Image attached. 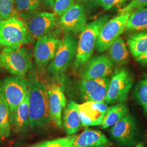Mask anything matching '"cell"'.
Returning a JSON list of instances; mask_svg holds the SVG:
<instances>
[{"mask_svg":"<svg viewBox=\"0 0 147 147\" xmlns=\"http://www.w3.org/2000/svg\"><path fill=\"white\" fill-rule=\"evenodd\" d=\"M29 123L32 129L41 127L50 121L46 86L32 75L28 81Z\"/></svg>","mask_w":147,"mask_h":147,"instance_id":"6da1fadb","label":"cell"},{"mask_svg":"<svg viewBox=\"0 0 147 147\" xmlns=\"http://www.w3.org/2000/svg\"><path fill=\"white\" fill-rule=\"evenodd\" d=\"M107 15L101 16L86 25L81 32L78 44L73 65L79 68L84 65L91 57L102 27L109 20Z\"/></svg>","mask_w":147,"mask_h":147,"instance_id":"7a4b0ae2","label":"cell"},{"mask_svg":"<svg viewBox=\"0 0 147 147\" xmlns=\"http://www.w3.org/2000/svg\"><path fill=\"white\" fill-rule=\"evenodd\" d=\"M31 63L30 53L22 47H5L0 53V68L18 76H24Z\"/></svg>","mask_w":147,"mask_h":147,"instance_id":"3957f363","label":"cell"},{"mask_svg":"<svg viewBox=\"0 0 147 147\" xmlns=\"http://www.w3.org/2000/svg\"><path fill=\"white\" fill-rule=\"evenodd\" d=\"M20 14L26 28L29 42L47 35L57 22V16L54 13L33 11Z\"/></svg>","mask_w":147,"mask_h":147,"instance_id":"277c9868","label":"cell"},{"mask_svg":"<svg viewBox=\"0 0 147 147\" xmlns=\"http://www.w3.org/2000/svg\"><path fill=\"white\" fill-rule=\"evenodd\" d=\"M29 42L24 22L16 16L0 20V45L5 47H22Z\"/></svg>","mask_w":147,"mask_h":147,"instance_id":"5b68a950","label":"cell"},{"mask_svg":"<svg viewBox=\"0 0 147 147\" xmlns=\"http://www.w3.org/2000/svg\"><path fill=\"white\" fill-rule=\"evenodd\" d=\"M133 85L131 75L125 69H115L107 89L105 102L116 104L126 101Z\"/></svg>","mask_w":147,"mask_h":147,"instance_id":"8992f818","label":"cell"},{"mask_svg":"<svg viewBox=\"0 0 147 147\" xmlns=\"http://www.w3.org/2000/svg\"><path fill=\"white\" fill-rule=\"evenodd\" d=\"M28 90V82L21 76L8 77L0 82V96L8 105L10 113L25 99Z\"/></svg>","mask_w":147,"mask_h":147,"instance_id":"52a82bcc","label":"cell"},{"mask_svg":"<svg viewBox=\"0 0 147 147\" xmlns=\"http://www.w3.org/2000/svg\"><path fill=\"white\" fill-rule=\"evenodd\" d=\"M78 42L71 32L67 33L60 42L57 50L49 66V73L53 75L63 73L72 62L76 55Z\"/></svg>","mask_w":147,"mask_h":147,"instance_id":"ba28073f","label":"cell"},{"mask_svg":"<svg viewBox=\"0 0 147 147\" xmlns=\"http://www.w3.org/2000/svg\"><path fill=\"white\" fill-rule=\"evenodd\" d=\"M132 13L120 14L109 20L102 27L96 41L95 48L99 53L109 49L126 28L127 20Z\"/></svg>","mask_w":147,"mask_h":147,"instance_id":"9c48e42d","label":"cell"},{"mask_svg":"<svg viewBox=\"0 0 147 147\" xmlns=\"http://www.w3.org/2000/svg\"><path fill=\"white\" fill-rule=\"evenodd\" d=\"M111 136L121 146L132 147L137 140V126L134 116L127 114L110 129Z\"/></svg>","mask_w":147,"mask_h":147,"instance_id":"30bf717a","label":"cell"},{"mask_svg":"<svg viewBox=\"0 0 147 147\" xmlns=\"http://www.w3.org/2000/svg\"><path fill=\"white\" fill-rule=\"evenodd\" d=\"M110 80L107 78L82 80L79 90L83 99L86 101H105Z\"/></svg>","mask_w":147,"mask_h":147,"instance_id":"8fae6325","label":"cell"},{"mask_svg":"<svg viewBox=\"0 0 147 147\" xmlns=\"http://www.w3.org/2000/svg\"><path fill=\"white\" fill-rule=\"evenodd\" d=\"M81 125L84 127L100 125L108 109L105 101H86L79 105Z\"/></svg>","mask_w":147,"mask_h":147,"instance_id":"7c38bea8","label":"cell"},{"mask_svg":"<svg viewBox=\"0 0 147 147\" xmlns=\"http://www.w3.org/2000/svg\"><path fill=\"white\" fill-rule=\"evenodd\" d=\"M87 16L84 6L76 3L61 16L60 24L63 29L68 32L81 33L86 26Z\"/></svg>","mask_w":147,"mask_h":147,"instance_id":"4fadbf2b","label":"cell"},{"mask_svg":"<svg viewBox=\"0 0 147 147\" xmlns=\"http://www.w3.org/2000/svg\"><path fill=\"white\" fill-rule=\"evenodd\" d=\"M81 75L82 80H92L106 78L112 71V60L105 55L99 56L89 59L86 63Z\"/></svg>","mask_w":147,"mask_h":147,"instance_id":"5bb4252c","label":"cell"},{"mask_svg":"<svg viewBox=\"0 0 147 147\" xmlns=\"http://www.w3.org/2000/svg\"><path fill=\"white\" fill-rule=\"evenodd\" d=\"M59 43L58 39L48 35L38 38L34 50V57L37 65L44 66L52 60Z\"/></svg>","mask_w":147,"mask_h":147,"instance_id":"9a60e30c","label":"cell"},{"mask_svg":"<svg viewBox=\"0 0 147 147\" xmlns=\"http://www.w3.org/2000/svg\"><path fill=\"white\" fill-rule=\"evenodd\" d=\"M50 119L61 128L62 112L66 105V98L61 88L56 84L51 85L47 89Z\"/></svg>","mask_w":147,"mask_h":147,"instance_id":"2e32d148","label":"cell"},{"mask_svg":"<svg viewBox=\"0 0 147 147\" xmlns=\"http://www.w3.org/2000/svg\"><path fill=\"white\" fill-rule=\"evenodd\" d=\"M111 145L102 132L87 128L77 136L72 147H110Z\"/></svg>","mask_w":147,"mask_h":147,"instance_id":"e0dca14e","label":"cell"},{"mask_svg":"<svg viewBox=\"0 0 147 147\" xmlns=\"http://www.w3.org/2000/svg\"><path fill=\"white\" fill-rule=\"evenodd\" d=\"M29 95L28 90L26 97L18 106L16 110L10 113L11 123L16 131L22 132L27 131L29 123Z\"/></svg>","mask_w":147,"mask_h":147,"instance_id":"ac0fdd59","label":"cell"},{"mask_svg":"<svg viewBox=\"0 0 147 147\" xmlns=\"http://www.w3.org/2000/svg\"><path fill=\"white\" fill-rule=\"evenodd\" d=\"M63 125L69 135H73L79 131L81 126L79 105L72 100L69 101L63 115Z\"/></svg>","mask_w":147,"mask_h":147,"instance_id":"d6986e66","label":"cell"},{"mask_svg":"<svg viewBox=\"0 0 147 147\" xmlns=\"http://www.w3.org/2000/svg\"><path fill=\"white\" fill-rule=\"evenodd\" d=\"M129 113V109L124 102L116 104L107 109L100 126L103 129L112 127Z\"/></svg>","mask_w":147,"mask_h":147,"instance_id":"ffe728a7","label":"cell"},{"mask_svg":"<svg viewBox=\"0 0 147 147\" xmlns=\"http://www.w3.org/2000/svg\"><path fill=\"white\" fill-rule=\"evenodd\" d=\"M126 41L132 56L136 58L147 50V32L131 34Z\"/></svg>","mask_w":147,"mask_h":147,"instance_id":"44dd1931","label":"cell"},{"mask_svg":"<svg viewBox=\"0 0 147 147\" xmlns=\"http://www.w3.org/2000/svg\"><path fill=\"white\" fill-rule=\"evenodd\" d=\"M129 31H147V8H143L133 11L126 23Z\"/></svg>","mask_w":147,"mask_h":147,"instance_id":"7402d4cb","label":"cell"},{"mask_svg":"<svg viewBox=\"0 0 147 147\" xmlns=\"http://www.w3.org/2000/svg\"><path fill=\"white\" fill-rule=\"evenodd\" d=\"M109 49L111 59L112 62L118 64H124L128 61L129 51L121 37H118Z\"/></svg>","mask_w":147,"mask_h":147,"instance_id":"603a6c76","label":"cell"},{"mask_svg":"<svg viewBox=\"0 0 147 147\" xmlns=\"http://www.w3.org/2000/svg\"><path fill=\"white\" fill-rule=\"evenodd\" d=\"M11 128L9 108L5 100L0 96V137L9 136Z\"/></svg>","mask_w":147,"mask_h":147,"instance_id":"cb8c5ba5","label":"cell"},{"mask_svg":"<svg viewBox=\"0 0 147 147\" xmlns=\"http://www.w3.org/2000/svg\"><path fill=\"white\" fill-rule=\"evenodd\" d=\"M134 96L137 103L142 107L144 114L147 116V74L137 83Z\"/></svg>","mask_w":147,"mask_h":147,"instance_id":"d4e9b609","label":"cell"},{"mask_svg":"<svg viewBox=\"0 0 147 147\" xmlns=\"http://www.w3.org/2000/svg\"><path fill=\"white\" fill-rule=\"evenodd\" d=\"M76 137V135H69V136L36 143L28 147H72Z\"/></svg>","mask_w":147,"mask_h":147,"instance_id":"484cf974","label":"cell"},{"mask_svg":"<svg viewBox=\"0 0 147 147\" xmlns=\"http://www.w3.org/2000/svg\"><path fill=\"white\" fill-rule=\"evenodd\" d=\"M40 0H14V7L20 14L35 11L38 8Z\"/></svg>","mask_w":147,"mask_h":147,"instance_id":"4316f807","label":"cell"},{"mask_svg":"<svg viewBox=\"0 0 147 147\" xmlns=\"http://www.w3.org/2000/svg\"><path fill=\"white\" fill-rule=\"evenodd\" d=\"M14 11V0H0V20L13 16Z\"/></svg>","mask_w":147,"mask_h":147,"instance_id":"83f0119b","label":"cell"},{"mask_svg":"<svg viewBox=\"0 0 147 147\" xmlns=\"http://www.w3.org/2000/svg\"><path fill=\"white\" fill-rule=\"evenodd\" d=\"M74 3V0H55L53 7L54 13L58 16H62Z\"/></svg>","mask_w":147,"mask_h":147,"instance_id":"f1b7e54d","label":"cell"},{"mask_svg":"<svg viewBox=\"0 0 147 147\" xmlns=\"http://www.w3.org/2000/svg\"><path fill=\"white\" fill-rule=\"evenodd\" d=\"M147 6V0H131L129 4L119 10L120 14L132 13L136 10Z\"/></svg>","mask_w":147,"mask_h":147,"instance_id":"f546056e","label":"cell"},{"mask_svg":"<svg viewBox=\"0 0 147 147\" xmlns=\"http://www.w3.org/2000/svg\"><path fill=\"white\" fill-rule=\"evenodd\" d=\"M99 5L105 10H109L118 5H121L123 0H99Z\"/></svg>","mask_w":147,"mask_h":147,"instance_id":"4dcf8cb0","label":"cell"},{"mask_svg":"<svg viewBox=\"0 0 147 147\" xmlns=\"http://www.w3.org/2000/svg\"><path fill=\"white\" fill-rule=\"evenodd\" d=\"M137 61L143 65H147V50L136 58Z\"/></svg>","mask_w":147,"mask_h":147,"instance_id":"1f68e13d","label":"cell"},{"mask_svg":"<svg viewBox=\"0 0 147 147\" xmlns=\"http://www.w3.org/2000/svg\"><path fill=\"white\" fill-rule=\"evenodd\" d=\"M78 1L84 3L87 5L90 6H96L99 5V0H77Z\"/></svg>","mask_w":147,"mask_h":147,"instance_id":"d6a6232c","label":"cell"},{"mask_svg":"<svg viewBox=\"0 0 147 147\" xmlns=\"http://www.w3.org/2000/svg\"><path fill=\"white\" fill-rule=\"evenodd\" d=\"M45 3L49 7L53 8L55 0H44Z\"/></svg>","mask_w":147,"mask_h":147,"instance_id":"836d02e7","label":"cell"},{"mask_svg":"<svg viewBox=\"0 0 147 147\" xmlns=\"http://www.w3.org/2000/svg\"><path fill=\"white\" fill-rule=\"evenodd\" d=\"M135 147H146V146H144V143H140L137 144L135 146Z\"/></svg>","mask_w":147,"mask_h":147,"instance_id":"e575fe53","label":"cell"},{"mask_svg":"<svg viewBox=\"0 0 147 147\" xmlns=\"http://www.w3.org/2000/svg\"><path fill=\"white\" fill-rule=\"evenodd\" d=\"M127 1H129V0H123V2H122V4H121V5H124L126 2H127Z\"/></svg>","mask_w":147,"mask_h":147,"instance_id":"d590c367","label":"cell"}]
</instances>
